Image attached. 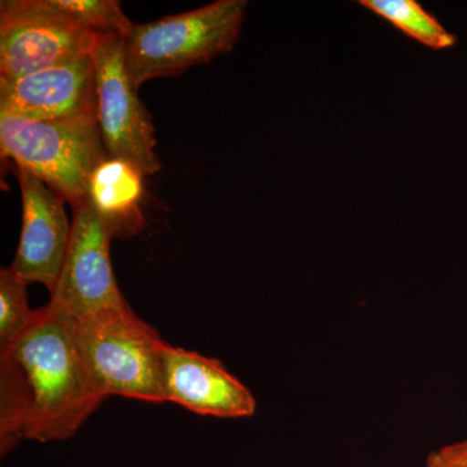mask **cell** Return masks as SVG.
I'll use <instances>...</instances> for the list:
<instances>
[{
    "label": "cell",
    "instance_id": "obj_1",
    "mask_svg": "<svg viewBox=\"0 0 467 467\" xmlns=\"http://www.w3.org/2000/svg\"><path fill=\"white\" fill-rule=\"evenodd\" d=\"M106 400L86 367L76 322L50 304L0 348V451L72 438Z\"/></svg>",
    "mask_w": 467,
    "mask_h": 467
},
{
    "label": "cell",
    "instance_id": "obj_2",
    "mask_svg": "<svg viewBox=\"0 0 467 467\" xmlns=\"http://www.w3.org/2000/svg\"><path fill=\"white\" fill-rule=\"evenodd\" d=\"M245 0H218L193 11L134 24L125 38V66L130 84L177 76L232 51L244 21Z\"/></svg>",
    "mask_w": 467,
    "mask_h": 467
},
{
    "label": "cell",
    "instance_id": "obj_3",
    "mask_svg": "<svg viewBox=\"0 0 467 467\" xmlns=\"http://www.w3.org/2000/svg\"><path fill=\"white\" fill-rule=\"evenodd\" d=\"M86 367L104 398L162 404L168 343L129 304L76 322Z\"/></svg>",
    "mask_w": 467,
    "mask_h": 467
},
{
    "label": "cell",
    "instance_id": "obj_4",
    "mask_svg": "<svg viewBox=\"0 0 467 467\" xmlns=\"http://www.w3.org/2000/svg\"><path fill=\"white\" fill-rule=\"evenodd\" d=\"M2 158L42 180L73 211L88 202L91 174L107 155L98 119H33L0 112Z\"/></svg>",
    "mask_w": 467,
    "mask_h": 467
},
{
    "label": "cell",
    "instance_id": "obj_5",
    "mask_svg": "<svg viewBox=\"0 0 467 467\" xmlns=\"http://www.w3.org/2000/svg\"><path fill=\"white\" fill-rule=\"evenodd\" d=\"M97 34L51 0L0 2V77L20 78L91 55Z\"/></svg>",
    "mask_w": 467,
    "mask_h": 467
},
{
    "label": "cell",
    "instance_id": "obj_6",
    "mask_svg": "<svg viewBox=\"0 0 467 467\" xmlns=\"http://www.w3.org/2000/svg\"><path fill=\"white\" fill-rule=\"evenodd\" d=\"M97 72L98 124L109 158L129 160L144 174L161 169L155 126L125 66V38L97 36L91 51Z\"/></svg>",
    "mask_w": 467,
    "mask_h": 467
},
{
    "label": "cell",
    "instance_id": "obj_7",
    "mask_svg": "<svg viewBox=\"0 0 467 467\" xmlns=\"http://www.w3.org/2000/svg\"><path fill=\"white\" fill-rule=\"evenodd\" d=\"M66 260L50 306L73 321L125 306L110 263V235L90 202L76 209Z\"/></svg>",
    "mask_w": 467,
    "mask_h": 467
},
{
    "label": "cell",
    "instance_id": "obj_8",
    "mask_svg": "<svg viewBox=\"0 0 467 467\" xmlns=\"http://www.w3.org/2000/svg\"><path fill=\"white\" fill-rule=\"evenodd\" d=\"M0 112L33 119H98L91 55L20 77H0Z\"/></svg>",
    "mask_w": 467,
    "mask_h": 467
},
{
    "label": "cell",
    "instance_id": "obj_9",
    "mask_svg": "<svg viewBox=\"0 0 467 467\" xmlns=\"http://www.w3.org/2000/svg\"><path fill=\"white\" fill-rule=\"evenodd\" d=\"M23 198V227L11 267L26 284H42L54 290L66 260L72 223L66 199L36 175L16 168Z\"/></svg>",
    "mask_w": 467,
    "mask_h": 467
},
{
    "label": "cell",
    "instance_id": "obj_10",
    "mask_svg": "<svg viewBox=\"0 0 467 467\" xmlns=\"http://www.w3.org/2000/svg\"><path fill=\"white\" fill-rule=\"evenodd\" d=\"M165 400L202 416L244 418L254 416L256 400L247 387L216 358L177 347L164 356Z\"/></svg>",
    "mask_w": 467,
    "mask_h": 467
},
{
    "label": "cell",
    "instance_id": "obj_11",
    "mask_svg": "<svg viewBox=\"0 0 467 467\" xmlns=\"http://www.w3.org/2000/svg\"><path fill=\"white\" fill-rule=\"evenodd\" d=\"M144 171L129 160L107 158L88 181V201L110 238L130 239L144 226Z\"/></svg>",
    "mask_w": 467,
    "mask_h": 467
},
{
    "label": "cell",
    "instance_id": "obj_12",
    "mask_svg": "<svg viewBox=\"0 0 467 467\" xmlns=\"http://www.w3.org/2000/svg\"><path fill=\"white\" fill-rule=\"evenodd\" d=\"M359 5L432 50H445L456 45V36L416 0H361Z\"/></svg>",
    "mask_w": 467,
    "mask_h": 467
},
{
    "label": "cell",
    "instance_id": "obj_13",
    "mask_svg": "<svg viewBox=\"0 0 467 467\" xmlns=\"http://www.w3.org/2000/svg\"><path fill=\"white\" fill-rule=\"evenodd\" d=\"M51 3L78 26L97 36L126 38L134 26L116 0H51Z\"/></svg>",
    "mask_w": 467,
    "mask_h": 467
},
{
    "label": "cell",
    "instance_id": "obj_14",
    "mask_svg": "<svg viewBox=\"0 0 467 467\" xmlns=\"http://www.w3.org/2000/svg\"><path fill=\"white\" fill-rule=\"evenodd\" d=\"M27 284L11 269H0V348L8 346L32 321L36 310L27 303Z\"/></svg>",
    "mask_w": 467,
    "mask_h": 467
},
{
    "label": "cell",
    "instance_id": "obj_15",
    "mask_svg": "<svg viewBox=\"0 0 467 467\" xmlns=\"http://www.w3.org/2000/svg\"><path fill=\"white\" fill-rule=\"evenodd\" d=\"M426 467H467V441L431 451L427 457Z\"/></svg>",
    "mask_w": 467,
    "mask_h": 467
}]
</instances>
